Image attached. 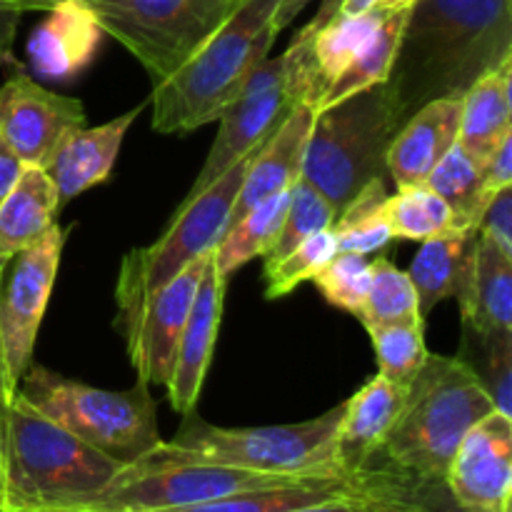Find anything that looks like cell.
<instances>
[{"instance_id": "cell-1", "label": "cell", "mask_w": 512, "mask_h": 512, "mask_svg": "<svg viewBox=\"0 0 512 512\" xmlns=\"http://www.w3.org/2000/svg\"><path fill=\"white\" fill-rule=\"evenodd\" d=\"M512 58V0H418L408 10L388 83L405 118L438 98H463Z\"/></svg>"}, {"instance_id": "cell-2", "label": "cell", "mask_w": 512, "mask_h": 512, "mask_svg": "<svg viewBox=\"0 0 512 512\" xmlns=\"http://www.w3.org/2000/svg\"><path fill=\"white\" fill-rule=\"evenodd\" d=\"M123 468L45 418L20 393L0 413V512L78 508Z\"/></svg>"}, {"instance_id": "cell-3", "label": "cell", "mask_w": 512, "mask_h": 512, "mask_svg": "<svg viewBox=\"0 0 512 512\" xmlns=\"http://www.w3.org/2000/svg\"><path fill=\"white\" fill-rule=\"evenodd\" d=\"M278 5L280 0H240L183 68L153 85L155 133L183 135L220 118L250 73L270 58Z\"/></svg>"}, {"instance_id": "cell-4", "label": "cell", "mask_w": 512, "mask_h": 512, "mask_svg": "<svg viewBox=\"0 0 512 512\" xmlns=\"http://www.w3.org/2000/svg\"><path fill=\"white\" fill-rule=\"evenodd\" d=\"M405 113L393 85H373L313 115L300 178L343 210L373 180H388V150Z\"/></svg>"}, {"instance_id": "cell-5", "label": "cell", "mask_w": 512, "mask_h": 512, "mask_svg": "<svg viewBox=\"0 0 512 512\" xmlns=\"http://www.w3.org/2000/svg\"><path fill=\"white\" fill-rule=\"evenodd\" d=\"M495 405L458 355H428L378 458L418 475L445 478L460 440Z\"/></svg>"}, {"instance_id": "cell-6", "label": "cell", "mask_w": 512, "mask_h": 512, "mask_svg": "<svg viewBox=\"0 0 512 512\" xmlns=\"http://www.w3.org/2000/svg\"><path fill=\"white\" fill-rule=\"evenodd\" d=\"M345 403L313 420L263 428H220L195 413L185 415L173 440L163 448L180 458L255 470V473L290 475V478H325L343 475L338 465V428Z\"/></svg>"}, {"instance_id": "cell-7", "label": "cell", "mask_w": 512, "mask_h": 512, "mask_svg": "<svg viewBox=\"0 0 512 512\" xmlns=\"http://www.w3.org/2000/svg\"><path fill=\"white\" fill-rule=\"evenodd\" d=\"M35 410L118 463L130 465L160 443L150 385L103 390L30 363L18 390Z\"/></svg>"}, {"instance_id": "cell-8", "label": "cell", "mask_w": 512, "mask_h": 512, "mask_svg": "<svg viewBox=\"0 0 512 512\" xmlns=\"http://www.w3.org/2000/svg\"><path fill=\"white\" fill-rule=\"evenodd\" d=\"M250 158H253V153L238 160L230 170H225L203 193L183 200L163 238H158L148 248H135L125 255L113 293L118 320L128 318L145 298H150L155 290L170 283L185 265L215 250V245L228 230L230 210L238 200Z\"/></svg>"}, {"instance_id": "cell-9", "label": "cell", "mask_w": 512, "mask_h": 512, "mask_svg": "<svg viewBox=\"0 0 512 512\" xmlns=\"http://www.w3.org/2000/svg\"><path fill=\"white\" fill-rule=\"evenodd\" d=\"M308 478L255 473L205 460L180 458L163 448V440L150 453L125 465L95 498L68 512H153L205 503L243 490L298 483ZM48 512V510H43Z\"/></svg>"}, {"instance_id": "cell-10", "label": "cell", "mask_w": 512, "mask_h": 512, "mask_svg": "<svg viewBox=\"0 0 512 512\" xmlns=\"http://www.w3.org/2000/svg\"><path fill=\"white\" fill-rule=\"evenodd\" d=\"M105 35L118 40L155 83L183 68L240 0H85Z\"/></svg>"}, {"instance_id": "cell-11", "label": "cell", "mask_w": 512, "mask_h": 512, "mask_svg": "<svg viewBox=\"0 0 512 512\" xmlns=\"http://www.w3.org/2000/svg\"><path fill=\"white\" fill-rule=\"evenodd\" d=\"M63 245L65 230L55 223L43 238L15 255L8 285L0 288V338L8 378L15 388L33 363L35 340L53 295Z\"/></svg>"}, {"instance_id": "cell-12", "label": "cell", "mask_w": 512, "mask_h": 512, "mask_svg": "<svg viewBox=\"0 0 512 512\" xmlns=\"http://www.w3.org/2000/svg\"><path fill=\"white\" fill-rule=\"evenodd\" d=\"M210 253L185 265L170 283L145 298L128 318L115 323L123 333L128 360L140 383L165 388L170 380L180 335H183L185 320H188L190 305H193L195 290H198Z\"/></svg>"}, {"instance_id": "cell-13", "label": "cell", "mask_w": 512, "mask_h": 512, "mask_svg": "<svg viewBox=\"0 0 512 512\" xmlns=\"http://www.w3.org/2000/svg\"><path fill=\"white\" fill-rule=\"evenodd\" d=\"M85 120V105L78 98L43 88L23 70H15L0 88V138L23 165L45 168L60 140Z\"/></svg>"}, {"instance_id": "cell-14", "label": "cell", "mask_w": 512, "mask_h": 512, "mask_svg": "<svg viewBox=\"0 0 512 512\" xmlns=\"http://www.w3.org/2000/svg\"><path fill=\"white\" fill-rule=\"evenodd\" d=\"M450 493L475 512H510L512 495V418L493 413L460 440L445 473Z\"/></svg>"}, {"instance_id": "cell-15", "label": "cell", "mask_w": 512, "mask_h": 512, "mask_svg": "<svg viewBox=\"0 0 512 512\" xmlns=\"http://www.w3.org/2000/svg\"><path fill=\"white\" fill-rule=\"evenodd\" d=\"M225 285L228 280L218 273L213 253H210L203 275H200L198 290H195L193 305H190L188 320H185L183 335H180L173 373L165 383L170 408L183 418L195 413L205 378H208L210 360H213L215 343H218L220 320H223Z\"/></svg>"}, {"instance_id": "cell-16", "label": "cell", "mask_w": 512, "mask_h": 512, "mask_svg": "<svg viewBox=\"0 0 512 512\" xmlns=\"http://www.w3.org/2000/svg\"><path fill=\"white\" fill-rule=\"evenodd\" d=\"M140 110H143V105L108 120V123L95 125V128L80 125L60 140L53 158L45 165V173L50 175L55 193H58L60 210L70 200L83 195L85 190L110 178L123 138L128 135V128L135 123Z\"/></svg>"}, {"instance_id": "cell-17", "label": "cell", "mask_w": 512, "mask_h": 512, "mask_svg": "<svg viewBox=\"0 0 512 512\" xmlns=\"http://www.w3.org/2000/svg\"><path fill=\"white\" fill-rule=\"evenodd\" d=\"M313 108L310 103H298L288 113V118L278 125L273 135L260 145L250 158L240 185L238 200L230 210L228 228L248 215L255 205L288 193L303 173L305 143H308L310 125H313Z\"/></svg>"}, {"instance_id": "cell-18", "label": "cell", "mask_w": 512, "mask_h": 512, "mask_svg": "<svg viewBox=\"0 0 512 512\" xmlns=\"http://www.w3.org/2000/svg\"><path fill=\"white\" fill-rule=\"evenodd\" d=\"M463 98H438L415 110L388 150V180L395 188L428 180L435 165L458 143Z\"/></svg>"}, {"instance_id": "cell-19", "label": "cell", "mask_w": 512, "mask_h": 512, "mask_svg": "<svg viewBox=\"0 0 512 512\" xmlns=\"http://www.w3.org/2000/svg\"><path fill=\"white\" fill-rule=\"evenodd\" d=\"M345 480L368 512H475L455 500L445 478L418 475L378 455L345 473Z\"/></svg>"}, {"instance_id": "cell-20", "label": "cell", "mask_w": 512, "mask_h": 512, "mask_svg": "<svg viewBox=\"0 0 512 512\" xmlns=\"http://www.w3.org/2000/svg\"><path fill=\"white\" fill-rule=\"evenodd\" d=\"M103 35L85 0L55 5L28 40L30 68L48 80L73 78L88 68Z\"/></svg>"}, {"instance_id": "cell-21", "label": "cell", "mask_w": 512, "mask_h": 512, "mask_svg": "<svg viewBox=\"0 0 512 512\" xmlns=\"http://www.w3.org/2000/svg\"><path fill=\"white\" fill-rule=\"evenodd\" d=\"M405 398L408 388H400L383 375H375L353 398L345 400L338 428V465L343 475L380 453L385 438L403 413Z\"/></svg>"}, {"instance_id": "cell-22", "label": "cell", "mask_w": 512, "mask_h": 512, "mask_svg": "<svg viewBox=\"0 0 512 512\" xmlns=\"http://www.w3.org/2000/svg\"><path fill=\"white\" fill-rule=\"evenodd\" d=\"M463 328L480 335L512 333V260L475 235V253L458 290Z\"/></svg>"}, {"instance_id": "cell-23", "label": "cell", "mask_w": 512, "mask_h": 512, "mask_svg": "<svg viewBox=\"0 0 512 512\" xmlns=\"http://www.w3.org/2000/svg\"><path fill=\"white\" fill-rule=\"evenodd\" d=\"M512 133V58L485 73L463 95L458 143L470 158L485 165L500 140Z\"/></svg>"}, {"instance_id": "cell-24", "label": "cell", "mask_w": 512, "mask_h": 512, "mask_svg": "<svg viewBox=\"0 0 512 512\" xmlns=\"http://www.w3.org/2000/svg\"><path fill=\"white\" fill-rule=\"evenodd\" d=\"M60 205L45 168L25 165L18 183L0 203V258L5 263L43 238L58 223Z\"/></svg>"}, {"instance_id": "cell-25", "label": "cell", "mask_w": 512, "mask_h": 512, "mask_svg": "<svg viewBox=\"0 0 512 512\" xmlns=\"http://www.w3.org/2000/svg\"><path fill=\"white\" fill-rule=\"evenodd\" d=\"M475 235L455 233L425 240L408 270V278L418 295V308L428 318L443 300L455 298L468 275L475 253Z\"/></svg>"}, {"instance_id": "cell-26", "label": "cell", "mask_w": 512, "mask_h": 512, "mask_svg": "<svg viewBox=\"0 0 512 512\" xmlns=\"http://www.w3.org/2000/svg\"><path fill=\"white\" fill-rule=\"evenodd\" d=\"M405 20H408V10H385L373 38L350 60L348 68L323 90L313 113L330 108V105L340 103V100L350 98V95L360 93V90L385 83L390 78V70H393L395 58H398Z\"/></svg>"}, {"instance_id": "cell-27", "label": "cell", "mask_w": 512, "mask_h": 512, "mask_svg": "<svg viewBox=\"0 0 512 512\" xmlns=\"http://www.w3.org/2000/svg\"><path fill=\"white\" fill-rule=\"evenodd\" d=\"M343 495H350L345 475H325V478H308L298 480V483L243 490V493L223 495V498L185 505V508L153 512H285L293 508H303V505L323 503V500L343 498Z\"/></svg>"}, {"instance_id": "cell-28", "label": "cell", "mask_w": 512, "mask_h": 512, "mask_svg": "<svg viewBox=\"0 0 512 512\" xmlns=\"http://www.w3.org/2000/svg\"><path fill=\"white\" fill-rule=\"evenodd\" d=\"M383 215L393 240L400 238L425 243V240L443 238V235L475 233L460 223L458 215L428 183L395 188V193H388L385 198Z\"/></svg>"}, {"instance_id": "cell-29", "label": "cell", "mask_w": 512, "mask_h": 512, "mask_svg": "<svg viewBox=\"0 0 512 512\" xmlns=\"http://www.w3.org/2000/svg\"><path fill=\"white\" fill-rule=\"evenodd\" d=\"M290 190L280 193L275 198L265 200V203L255 205L248 215L230 225L223 233L220 243L215 245L213 260L218 273L225 280L233 278L243 265L250 260L263 258L268 248L273 245L275 235H278L280 225H283L285 210H288Z\"/></svg>"}, {"instance_id": "cell-30", "label": "cell", "mask_w": 512, "mask_h": 512, "mask_svg": "<svg viewBox=\"0 0 512 512\" xmlns=\"http://www.w3.org/2000/svg\"><path fill=\"white\" fill-rule=\"evenodd\" d=\"M425 183L450 205V210L458 215L465 228L478 233L480 218L493 200V193L485 185V165L470 158L460 148V143H455L448 155L435 165Z\"/></svg>"}, {"instance_id": "cell-31", "label": "cell", "mask_w": 512, "mask_h": 512, "mask_svg": "<svg viewBox=\"0 0 512 512\" xmlns=\"http://www.w3.org/2000/svg\"><path fill=\"white\" fill-rule=\"evenodd\" d=\"M385 198H388V180L378 178L365 185L340 210L333 223L335 238H338V253L373 255L393 240L383 215Z\"/></svg>"}, {"instance_id": "cell-32", "label": "cell", "mask_w": 512, "mask_h": 512, "mask_svg": "<svg viewBox=\"0 0 512 512\" xmlns=\"http://www.w3.org/2000/svg\"><path fill=\"white\" fill-rule=\"evenodd\" d=\"M358 320L363 328L388 323H425L418 308V295L408 273L385 255L370 263V283Z\"/></svg>"}, {"instance_id": "cell-33", "label": "cell", "mask_w": 512, "mask_h": 512, "mask_svg": "<svg viewBox=\"0 0 512 512\" xmlns=\"http://www.w3.org/2000/svg\"><path fill=\"white\" fill-rule=\"evenodd\" d=\"M385 8H373L360 15H345L340 8L315 33V63L325 88L343 73L350 60L365 48L383 20Z\"/></svg>"}, {"instance_id": "cell-34", "label": "cell", "mask_w": 512, "mask_h": 512, "mask_svg": "<svg viewBox=\"0 0 512 512\" xmlns=\"http://www.w3.org/2000/svg\"><path fill=\"white\" fill-rule=\"evenodd\" d=\"M463 330V350L458 358L473 370L495 410L512 418V333L480 335Z\"/></svg>"}, {"instance_id": "cell-35", "label": "cell", "mask_w": 512, "mask_h": 512, "mask_svg": "<svg viewBox=\"0 0 512 512\" xmlns=\"http://www.w3.org/2000/svg\"><path fill=\"white\" fill-rule=\"evenodd\" d=\"M365 330L378 358V375L400 388H410L430 355L425 348V323L370 325Z\"/></svg>"}, {"instance_id": "cell-36", "label": "cell", "mask_w": 512, "mask_h": 512, "mask_svg": "<svg viewBox=\"0 0 512 512\" xmlns=\"http://www.w3.org/2000/svg\"><path fill=\"white\" fill-rule=\"evenodd\" d=\"M335 218H338L335 205L330 203L318 188H313L308 180L300 178L298 183L290 188V200L288 210H285L283 225H280L278 235H275L268 253L263 255L265 265L275 263V260H280L283 255H288L295 245H300L305 238H310V235L330 228V225L335 223Z\"/></svg>"}, {"instance_id": "cell-37", "label": "cell", "mask_w": 512, "mask_h": 512, "mask_svg": "<svg viewBox=\"0 0 512 512\" xmlns=\"http://www.w3.org/2000/svg\"><path fill=\"white\" fill-rule=\"evenodd\" d=\"M335 253H338V238L333 225L305 238L288 255L265 265V298L278 300L290 295L295 288L308 283Z\"/></svg>"}, {"instance_id": "cell-38", "label": "cell", "mask_w": 512, "mask_h": 512, "mask_svg": "<svg viewBox=\"0 0 512 512\" xmlns=\"http://www.w3.org/2000/svg\"><path fill=\"white\" fill-rule=\"evenodd\" d=\"M310 280L333 308L358 318L368 295L370 260L365 255L335 253Z\"/></svg>"}, {"instance_id": "cell-39", "label": "cell", "mask_w": 512, "mask_h": 512, "mask_svg": "<svg viewBox=\"0 0 512 512\" xmlns=\"http://www.w3.org/2000/svg\"><path fill=\"white\" fill-rule=\"evenodd\" d=\"M478 235L512 260V185L493 195L478 223Z\"/></svg>"}, {"instance_id": "cell-40", "label": "cell", "mask_w": 512, "mask_h": 512, "mask_svg": "<svg viewBox=\"0 0 512 512\" xmlns=\"http://www.w3.org/2000/svg\"><path fill=\"white\" fill-rule=\"evenodd\" d=\"M485 185L493 195L512 185V133L500 140L495 153L485 163Z\"/></svg>"}, {"instance_id": "cell-41", "label": "cell", "mask_w": 512, "mask_h": 512, "mask_svg": "<svg viewBox=\"0 0 512 512\" xmlns=\"http://www.w3.org/2000/svg\"><path fill=\"white\" fill-rule=\"evenodd\" d=\"M23 168V160H20L18 155L13 153V148L0 138V203H3V200L8 198L10 190L15 188Z\"/></svg>"}, {"instance_id": "cell-42", "label": "cell", "mask_w": 512, "mask_h": 512, "mask_svg": "<svg viewBox=\"0 0 512 512\" xmlns=\"http://www.w3.org/2000/svg\"><path fill=\"white\" fill-rule=\"evenodd\" d=\"M18 23L20 15L13 13V10L0 0V63L3 65H15L13 43L15 35H18Z\"/></svg>"}, {"instance_id": "cell-43", "label": "cell", "mask_w": 512, "mask_h": 512, "mask_svg": "<svg viewBox=\"0 0 512 512\" xmlns=\"http://www.w3.org/2000/svg\"><path fill=\"white\" fill-rule=\"evenodd\" d=\"M313 0H280L278 10H275V18H273V28L275 33L285 30L288 25H293V20L303 13Z\"/></svg>"}, {"instance_id": "cell-44", "label": "cell", "mask_w": 512, "mask_h": 512, "mask_svg": "<svg viewBox=\"0 0 512 512\" xmlns=\"http://www.w3.org/2000/svg\"><path fill=\"white\" fill-rule=\"evenodd\" d=\"M285 512H360V503L353 495H343V498L323 500V503L303 505V508H293Z\"/></svg>"}, {"instance_id": "cell-45", "label": "cell", "mask_w": 512, "mask_h": 512, "mask_svg": "<svg viewBox=\"0 0 512 512\" xmlns=\"http://www.w3.org/2000/svg\"><path fill=\"white\" fill-rule=\"evenodd\" d=\"M5 260L0 258V288H3V273H5ZM15 385L10 383L8 378V368H5V355H3V338H0V413H3L5 405L10 403V398L15 395Z\"/></svg>"}, {"instance_id": "cell-46", "label": "cell", "mask_w": 512, "mask_h": 512, "mask_svg": "<svg viewBox=\"0 0 512 512\" xmlns=\"http://www.w3.org/2000/svg\"><path fill=\"white\" fill-rule=\"evenodd\" d=\"M5 5H8L13 13L23 15V13H48V10H53L55 5L60 3H68V0H3Z\"/></svg>"}, {"instance_id": "cell-47", "label": "cell", "mask_w": 512, "mask_h": 512, "mask_svg": "<svg viewBox=\"0 0 512 512\" xmlns=\"http://www.w3.org/2000/svg\"><path fill=\"white\" fill-rule=\"evenodd\" d=\"M383 0H340V13L345 15H360L368 13V10L380 8Z\"/></svg>"}, {"instance_id": "cell-48", "label": "cell", "mask_w": 512, "mask_h": 512, "mask_svg": "<svg viewBox=\"0 0 512 512\" xmlns=\"http://www.w3.org/2000/svg\"><path fill=\"white\" fill-rule=\"evenodd\" d=\"M415 3H418V0H383V3H380V8H385V10H410Z\"/></svg>"}, {"instance_id": "cell-49", "label": "cell", "mask_w": 512, "mask_h": 512, "mask_svg": "<svg viewBox=\"0 0 512 512\" xmlns=\"http://www.w3.org/2000/svg\"><path fill=\"white\" fill-rule=\"evenodd\" d=\"M360 512H368V510H365V508H363V505H360Z\"/></svg>"}, {"instance_id": "cell-50", "label": "cell", "mask_w": 512, "mask_h": 512, "mask_svg": "<svg viewBox=\"0 0 512 512\" xmlns=\"http://www.w3.org/2000/svg\"><path fill=\"white\" fill-rule=\"evenodd\" d=\"M50 512H63V510H50Z\"/></svg>"}]
</instances>
